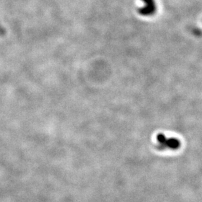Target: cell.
Returning <instances> with one entry per match:
<instances>
[{
	"label": "cell",
	"instance_id": "6da1fadb",
	"mask_svg": "<svg viewBox=\"0 0 202 202\" xmlns=\"http://www.w3.org/2000/svg\"><path fill=\"white\" fill-rule=\"evenodd\" d=\"M157 141L160 144V147L163 148H170L177 150L180 146V142L176 138H167L163 134H159L157 136Z\"/></svg>",
	"mask_w": 202,
	"mask_h": 202
},
{
	"label": "cell",
	"instance_id": "7a4b0ae2",
	"mask_svg": "<svg viewBox=\"0 0 202 202\" xmlns=\"http://www.w3.org/2000/svg\"><path fill=\"white\" fill-rule=\"evenodd\" d=\"M142 1L144 5L138 9L139 14L143 17H150L156 13L157 5L155 0H142Z\"/></svg>",
	"mask_w": 202,
	"mask_h": 202
}]
</instances>
